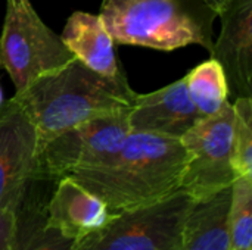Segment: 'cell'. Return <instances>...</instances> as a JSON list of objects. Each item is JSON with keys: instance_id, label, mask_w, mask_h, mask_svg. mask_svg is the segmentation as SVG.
Instances as JSON below:
<instances>
[{"instance_id": "obj_13", "label": "cell", "mask_w": 252, "mask_h": 250, "mask_svg": "<svg viewBox=\"0 0 252 250\" xmlns=\"http://www.w3.org/2000/svg\"><path fill=\"white\" fill-rule=\"evenodd\" d=\"M230 197L229 187L210 199L192 203L185 218L180 250H232Z\"/></svg>"}, {"instance_id": "obj_16", "label": "cell", "mask_w": 252, "mask_h": 250, "mask_svg": "<svg viewBox=\"0 0 252 250\" xmlns=\"http://www.w3.org/2000/svg\"><path fill=\"white\" fill-rule=\"evenodd\" d=\"M233 105V155L236 178L252 177V97H236Z\"/></svg>"}, {"instance_id": "obj_6", "label": "cell", "mask_w": 252, "mask_h": 250, "mask_svg": "<svg viewBox=\"0 0 252 250\" xmlns=\"http://www.w3.org/2000/svg\"><path fill=\"white\" fill-rule=\"evenodd\" d=\"M188 155L180 189L193 202L232 187L236 180L233 155V105L227 100L214 115L201 118L182 139Z\"/></svg>"}, {"instance_id": "obj_18", "label": "cell", "mask_w": 252, "mask_h": 250, "mask_svg": "<svg viewBox=\"0 0 252 250\" xmlns=\"http://www.w3.org/2000/svg\"><path fill=\"white\" fill-rule=\"evenodd\" d=\"M18 215L16 209L3 208L0 209V250L15 249Z\"/></svg>"}, {"instance_id": "obj_3", "label": "cell", "mask_w": 252, "mask_h": 250, "mask_svg": "<svg viewBox=\"0 0 252 250\" xmlns=\"http://www.w3.org/2000/svg\"><path fill=\"white\" fill-rule=\"evenodd\" d=\"M114 43L173 52L213 43L204 25L182 0H102L99 12Z\"/></svg>"}, {"instance_id": "obj_15", "label": "cell", "mask_w": 252, "mask_h": 250, "mask_svg": "<svg viewBox=\"0 0 252 250\" xmlns=\"http://www.w3.org/2000/svg\"><path fill=\"white\" fill-rule=\"evenodd\" d=\"M229 211L232 250H251L252 243V177L233 181Z\"/></svg>"}, {"instance_id": "obj_9", "label": "cell", "mask_w": 252, "mask_h": 250, "mask_svg": "<svg viewBox=\"0 0 252 250\" xmlns=\"http://www.w3.org/2000/svg\"><path fill=\"white\" fill-rule=\"evenodd\" d=\"M201 118L193 105L185 77L157 91L136 94L128 112L131 131L182 139Z\"/></svg>"}, {"instance_id": "obj_14", "label": "cell", "mask_w": 252, "mask_h": 250, "mask_svg": "<svg viewBox=\"0 0 252 250\" xmlns=\"http://www.w3.org/2000/svg\"><path fill=\"white\" fill-rule=\"evenodd\" d=\"M185 81L193 105L204 118L219 112L229 100L230 91L226 74L214 57L195 66L185 77Z\"/></svg>"}, {"instance_id": "obj_20", "label": "cell", "mask_w": 252, "mask_h": 250, "mask_svg": "<svg viewBox=\"0 0 252 250\" xmlns=\"http://www.w3.org/2000/svg\"><path fill=\"white\" fill-rule=\"evenodd\" d=\"M4 103V99H3V91H1V87H0V106Z\"/></svg>"}, {"instance_id": "obj_7", "label": "cell", "mask_w": 252, "mask_h": 250, "mask_svg": "<svg viewBox=\"0 0 252 250\" xmlns=\"http://www.w3.org/2000/svg\"><path fill=\"white\" fill-rule=\"evenodd\" d=\"M128 112L83 122L38 144L35 178L59 180L63 175L106 162L118 152L131 131Z\"/></svg>"}, {"instance_id": "obj_2", "label": "cell", "mask_w": 252, "mask_h": 250, "mask_svg": "<svg viewBox=\"0 0 252 250\" xmlns=\"http://www.w3.org/2000/svg\"><path fill=\"white\" fill-rule=\"evenodd\" d=\"M134 93L127 78L111 80L74 59L13 94L37 134V146L83 122L131 109Z\"/></svg>"}, {"instance_id": "obj_1", "label": "cell", "mask_w": 252, "mask_h": 250, "mask_svg": "<svg viewBox=\"0 0 252 250\" xmlns=\"http://www.w3.org/2000/svg\"><path fill=\"white\" fill-rule=\"evenodd\" d=\"M186 161L179 139L130 131L112 158L69 177L117 214L154 205L180 190Z\"/></svg>"}, {"instance_id": "obj_17", "label": "cell", "mask_w": 252, "mask_h": 250, "mask_svg": "<svg viewBox=\"0 0 252 250\" xmlns=\"http://www.w3.org/2000/svg\"><path fill=\"white\" fill-rule=\"evenodd\" d=\"M24 231L22 236L16 233L13 250H74L75 240L49 227L44 220L34 222Z\"/></svg>"}, {"instance_id": "obj_19", "label": "cell", "mask_w": 252, "mask_h": 250, "mask_svg": "<svg viewBox=\"0 0 252 250\" xmlns=\"http://www.w3.org/2000/svg\"><path fill=\"white\" fill-rule=\"evenodd\" d=\"M214 15H220L233 0H201Z\"/></svg>"}, {"instance_id": "obj_4", "label": "cell", "mask_w": 252, "mask_h": 250, "mask_svg": "<svg viewBox=\"0 0 252 250\" xmlns=\"http://www.w3.org/2000/svg\"><path fill=\"white\" fill-rule=\"evenodd\" d=\"M74 59L61 35L43 22L30 0H6L0 66L9 74L15 93Z\"/></svg>"}, {"instance_id": "obj_5", "label": "cell", "mask_w": 252, "mask_h": 250, "mask_svg": "<svg viewBox=\"0 0 252 250\" xmlns=\"http://www.w3.org/2000/svg\"><path fill=\"white\" fill-rule=\"evenodd\" d=\"M192 203L180 189L154 205L112 214L105 227L75 240L74 250H180Z\"/></svg>"}, {"instance_id": "obj_11", "label": "cell", "mask_w": 252, "mask_h": 250, "mask_svg": "<svg viewBox=\"0 0 252 250\" xmlns=\"http://www.w3.org/2000/svg\"><path fill=\"white\" fill-rule=\"evenodd\" d=\"M112 212L106 203L77 183L72 177L63 175L47 205L46 224L63 236L78 240L86 234L105 227Z\"/></svg>"}, {"instance_id": "obj_12", "label": "cell", "mask_w": 252, "mask_h": 250, "mask_svg": "<svg viewBox=\"0 0 252 250\" xmlns=\"http://www.w3.org/2000/svg\"><path fill=\"white\" fill-rule=\"evenodd\" d=\"M61 38L77 60L99 75L111 80L126 77L115 56L114 40L100 15L83 10L72 12L66 19Z\"/></svg>"}, {"instance_id": "obj_10", "label": "cell", "mask_w": 252, "mask_h": 250, "mask_svg": "<svg viewBox=\"0 0 252 250\" xmlns=\"http://www.w3.org/2000/svg\"><path fill=\"white\" fill-rule=\"evenodd\" d=\"M219 16L221 31L211 57L221 65L230 93L252 97V0H233Z\"/></svg>"}, {"instance_id": "obj_8", "label": "cell", "mask_w": 252, "mask_h": 250, "mask_svg": "<svg viewBox=\"0 0 252 250\" xmlns=\"http://www.w3.org/2000/svg\"><path fill=\"white\" fill-rule=\"evenodd\" d=\"M37 134L12 99L0 106V209H16L35 178Z\"/></svg>"}]
</instances>
